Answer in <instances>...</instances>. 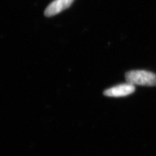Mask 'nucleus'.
Segmentation results:
<instances>
[{"instance_id":"obj_1","label":"nucleus","mask_w":156,"mask_h":156,"mask_svg":"<svg viewBox=\"0 0 156 156\" xmlns=\"http://www.w3.org/2000/svg\"><path fill=\"white\" fill-rule=\"evenodd\" d=\"M126 79L133 85L156 86V75L146 70H132L126 73Z\"/></svg>"},{"instance_id":"obj_2","label":"nucleus","mask_w":156,"mask_h":156,"mask_svg":"<svg viewBox=\"0 0 156 156\" xmlns=\"http://www.w3.org/2000/svg\"><path fill=\"white\" fill-rule=\"evenodd\" d=\"M135 90V86L128 83L110 88L104 92V94L109 97H123L132 94Z\"/></svg>"},{"instance_id":"obj_3","label":"nucleus","mask_w":156,"mask_h":156,"mask_svg":"<svg viewBox=\"0 0 156 156\" xmlns=\"http://www.w3.org/2000/svg\"><path fill=\"white\" fill-rule=\"evenodd\" d=\"M73 2L74 0H55L46 9L44 15L48 17L54 16L69 7Z\"/></svg>"}]
</instances>
